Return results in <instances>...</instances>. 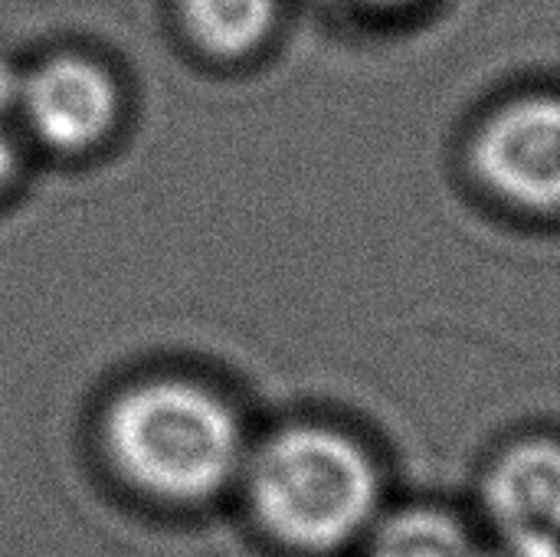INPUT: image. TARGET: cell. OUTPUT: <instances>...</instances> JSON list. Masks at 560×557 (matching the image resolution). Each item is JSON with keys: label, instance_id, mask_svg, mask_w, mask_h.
I'll return each instance as SVG.
<instances>
[{"label": "cell", "instance_id": "6da1fadb", "mask_svg": "<svg viewBox=\"0 0 560 557\" xmlns=\"http://www.w3.org/2000/svg\"><path fill=\"white\" fill-rule=\"evenodd\" d=\"M259 525L289 548L335 552L354 542L377 509V473L364 450L328 427H289L249 463Z\"/></svg>", "mask_w": 560, "mask_h": 557}, {"label": "cell", "instance_id": "5b68a950", "mask_svg": "<svg viewBox=\"0 0 560 557\" xmlns=\"http://www.w3.org/2000/svg\"><path fill=\"white\" fill-rule=\"evenodd\" d=\"M499 535H560V443L528 440L505 450L482 486Z\"/></svg>", "mask_w": 560, "mask_h": 557}, {"label": "cell", "instance_id": "30bf717a", "mask_svg": "<svg viewBox=\"0 0 560 557\" xmlns=\"http://www.w3.org/2000/svg\"><path fill=\"white\" fill-rule=\"evenodd\" d=\"M364 7H374V10H400V7H410L417 0H361Z\"/></svg>", "mask_w": 560, "mask_h": 557}, {"label": "cell", "instance_id": "277c9868", "mask_svg": "<svg viewBox=\"0 0 560 557\" xmlns=\"http://www.w3.org/2000/svg\"><path fill=\"white\" fill-rule=\"evenodd\" d=\"M26 118L36 135L62 151L95 144L115 121L118 92L102 66L82 56H52L23 85Z\"/></svg>", "mask_w": 560, "mask_h": 557}, {"label": "cell", "instance_id": "9c48e42d", "mask_svg": "<svg viewBox=\"0 0 560 557\" xmlns=\"http://www.w3.org/2000/svg\"><path fill=\"white\" fill-rule=\"evenodd\" d=\"M10 167H13V151H10V141H7V135L0 128V184L7 181Z\"/></svg>", "mask_w": 560, "mask_h": 557}, {"label": "cell", "instance_id": "3957f363", "mask_svg": "<svg viewBox=\"0 0 560 557\" xmlns=\"http://www.w3.org/2000/svg\"><path fill=\"white\" fill-rule=\"evenodd\" d=\"M482 184L502 200L538 210H560V98L525 95L495 108L472 144Z\"/></svg>", "mask_w": 560, "mask_h": 557}, {"label": "cell", "instance_id": "52a82bcc", "mask_svg": "<svg viewBox=\"0 0 560 557\" xmlns=\"http://www.w3.org/2000/svg\"><path fill=\"white\" fill-rule=\"evenodd\" d=\"M368 557H482V548L456 519L423 509L377 529Z\"/></svg>", "mask_w": 560, "mask_h": 557}, {"label": "cell", "instance_id": "ba28073f", "mask_svg": "<svg viewBox=\"0 0 560 557\" xmlns=\"http://www.w3.org/2000/svg\"><path fill=\"white\" fill-rule=\"evenodd\" d=\"M482 557H560V535L505 532L492 548H482Z\"/></svg>", "mask_w": 560, "mask_h": 557}, {"label": "cell", "instance_id": "8992f818", "mask_svg": "<svg viewBox=\"0 0 560 557\" xmlns=\"http://www.w3.org/2000/svg\"><path fill=\"white\" fill-rule=\"evenodd\" d=\"M187 36L217 59H246L276 30L279 0H180Z\"/></svg>", "mask_w": 560, "mask_h": 557}, {"label": "cell", "instance_id": "7a4b0ae2", "mask_svg": "<svg viewBox=\"0 0 560 557\" xmlns=\"http://www.w3.org/2000/svg\"><path fill=\"white\" fill-rule=\"evenodd\" d=\"M105 437L118 469L138 489L171 502L217 496L243 460L233 410L184 381H151L118 397Z\"/></svg>", "mask_w": 560, "mask_h": 557}]
</instances>
